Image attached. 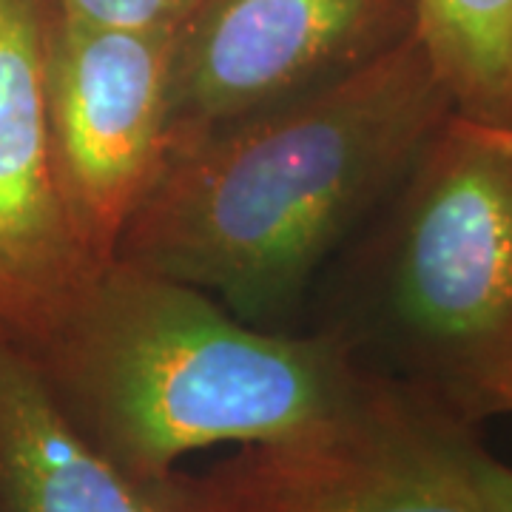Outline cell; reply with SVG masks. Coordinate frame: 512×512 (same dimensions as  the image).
Wrapping results in <instances>:
<instances>
[{
	"label": "cell",
	"instance_id": "cell-11",
	"mask_svg": "<svg viewBox=\"0 0 512 512\" xmlns=\"http://www.w3.org/2000/svg\"><path fill=\"white\" fill-rule=\"evenodd\" d=\"M473 473H476L478 493L484 498L490 512H512V467L495 458L484 444L473 456Z\"/></svg>",
	"mask_w": 512,
	"mask_h": 512
},
{
	"label": "cell",
	"instance_id": "cell-7",
	"mask_svg": "<svg viewBox=\"0 0 512 512\" xmlns=\"http://www.w3.org/2000/svg\"><path fill=\"white\" fill-rule=\"evenodd\" d=\"M55 0H0V330L32 348L109 262L94 254L57 168L46 111Z\"/></svg>",
	"mask_w": 512,
	"mask_h": 512
},
{
	"label": "cell",
	"instance_id": "cell-9",
	"mask_svg": "<svg viewBox=\"0 0 512 512\" xmlns=\"http://www.w3.org/2000/svg\"><path fill=\"white\" fill-rule=\"evenodd\" d=\"M416 37L456 117L512 128V0H416Z\"/></svg>",
	"mask_w": 512,
	"mask_h": 512
},
{
	"label": "cell",
	"instance_id": "cell-4",
	"mask_svg": "<svg viewBox=\"0 0 512 512\" xmlns=\"http://www.w3.org/2000/svg\"><path fill=\"white\" fill-rule=\"evenodd\" d=\"M481 444L478 424L367 370L328 416L191 481L200 512H490L473 473Z\"/></svg>",
	"mask_w": 512,
	"mask_h": 512
},
{
	"label": "cell",
	"instance_id": "cell-2",
	"mask_svg": "<svg viewBox=\"0 0 512 512\" xmlns=\"http://www.w3.org/2000/svg\"><path fill=\"white\" fill-rule=\"evenodd\" d=\"M26 348V345H23ZM66 419L146 478L188 453L256 444L328 416L367 367L330 330H265L211 293L111 259L26 348Z\"/></svg>",
	"mask_w": 512,
	"mask_h": 512
},
{
	"label": "cell",
	"instance_id": "cell-12",
	"mask_svg": "<svg viewBox=\"0 0 512 512\" xmlns=\"http://www.w3.org/2000/svg\"><path fill=\"white\" fill-rule=\"evenodd\" d=\"M481 128V126H478ZM490 140H493L495 146H501L504 151H510L512 154V128H507V131H495V128H481Z\"/></svg>",
	"mask_w": 512,
	"mask_h": 512
},
{
	"label": "cell",
	"instance_id": "cell-5",
	"mask_svg": "<svg viewBox=\"0 0 512 512\" xmlns=\"http://www.w3.org/2000/svg\"><path fill=\"white\" fill-rule=\"evenodd\" d=\"M416 35V0H200L174 35L168 146L319 92Z\"/></svg>",
	"mask_w": 512,
	"mask_h": 512
},
{
	"label": "cell",
	"instance_id": "cell-8",
	"mask_svg": "<svg viewBox=\"0 0 512 512\" xmlns=\"http://www.w3.org/2000/svg\"><path fill=\"white\" fill-rule=\"evenodd\" d=\"M0 512H200L191 473L146 478L86 439L0 330Z\"/></svg>",
	"mask_w": 512,
	"mask_h": 512
},
{
	"label": "cell",
	"instance_id": "cell-1",
	"mask_svg": "<svg viewBox=\"0 0 512 512\" xmlns=\"http://www.w3.org/2000/svg\"><path fill=\"white\" fill-rule=\"evenodd\" d=\"M453 114L413 35L333 86L168 146L114 259L285 330Z\"/></svg>",
	"mask_w": 512,
	"mask_h": 512
},
{
	"label": "cell",
	"instance_id": "cell-3",
	"mask_svg": "<svg viewBox=\"0 0 512 512\" xmlns=\"http://www.w3.org/2000/svg\"><path fill=\"white\" fill-rule=\"evenodd\" d=\"M316 328L478 427L510 416V151L453 114L339 254Z\"/></svg>",
	"mask_w": 512,
	"mask_h": 512
},
{
	"label": "cell",
	"instance_id": "cell-10",
	"mask_svg": "<svg viewBox=\"0 0 512 512\" xmlns=\"http://www.w3.org/2000/svg\"><path fill=\"white\" fill-rule=\"evenodd\" d=\"M57 15L100 29L177 35L200 0H55Z\"/></svg>",
	"mask_w": 512,
	"mask_h": 512
},
{
	"label": "cell",
	"instance_id": "cell-6",
	"mask_svg": "<svg viewBox=\"0 0 512 512\" xmlns=\"http://www.w3.org/2000/svg\"><path fill=\"white\" fill-rule=\"evenodd\" d=\"M171 35L100 29L55 15L46 52V111L57 168L92 251L117 242L168 151Z\"/></svg>",
	"mask_w": 512,
	"mask_h": 512
}]
</instances>
